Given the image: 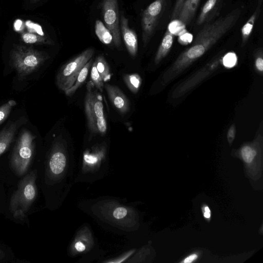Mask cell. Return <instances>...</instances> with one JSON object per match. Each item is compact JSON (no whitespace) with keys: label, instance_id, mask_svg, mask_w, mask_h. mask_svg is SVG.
I'll list each match as a JSON object with an SVG mask.
<instances>
[{"label":"cell","instance_id":"9","mask_svg":"<svg viewBox=\"0 0 263 263\" xmlns=\"http://www.w3.org/2000/svg\"><path fill=\"white\" fill-rule=\"evenodd\" d=\"M68 254L72 257L81 256L82 259L91 258L92 256L99 255L97 239L88 224L81 226L76 231L68 247Z\"/></svg>","mask_w":263,"mask_h":263},{"label":"cell","instance_id":"35","mask_svg":"<svg viewBox=\"0 0 263 263\" xmlns=\"http://www.w3.org/2000/svg\"><path fill=\"white\" fill-rule=\"evenodd\" d=\"M5 256L4 252L0 249V259H2Z\"/></svg>","mask_w":263,"mask_h":263},{"label":"cell","instance_id":"7","mask_svg":"<svg viewBox=\"0 0 263 263\" xmlns=\"http://www.w3.org/2000/svg\"><path fill=\"white\" fill-rule=\"evenodd\" d=\"M36 175L34 172L28 174L20 181L17 190L11 197L10 210L16 218L24 217L25 213L37 196L35 184Z\"/></svg>","mask_w":263,"mask_h":263},{"label":"cell","instance_id":"26","mask_svg":"<svg viewBox=\"0 0 263 263\" xmlns=\"http://www.w3.org/2000/svg\"><path fill=\"white\" fill-rule=\"evenodd\" d=\"M90 78L95 87L100 92H102L104 87V81L97 69L95 61L93 62L91 67Z\"/></svg>","mask_w":263,"mask_h":263},{"label":"cell","instance_id":"27","mask_svg":"<svg viewBox=\"0 0 263 263\" xmlns=\"http://www.w3.org/2000/svg\"><path fill=\"white\" fill-rule=\"evenodd\" d=\"M16 102L10 100L0 106V125L7 118Z\"/></svg>","mask_w":263,"mask_h":263},{"label":"cell","instance_id":"30","mask_svg":"<svg viewBox=\"0 0 263 263\" xmlns=\"http://www.w3.org/2000/svg\"><path fill=\"white\" fill-rule=\"evenodd\" d=\"M222 64L226 68H232L237 63V57L235 53L230 52L222 57Z\"/></svg>","mask_w":263,"mask_h":263},{"label":"cell","instance_id":"28","mask_svg":"<svg viewBox=\"0 0 263 263\" xmlns=\"http://www.w3.org/2000/svg\"><path fill=\"white\" fill-rule=\"evenodd\" d=\"M136 252V249H133L124 252L121 255L118 257L107 259L106 260H104L102 262L106 263H120L122 262H126L127 260Z\"/></svg>","mask_w":263,"mask_h":263},{"label":"cell","instance_id":"23","mask_svg":"<svg viewBox=\"0 0 263 263\" xmlns=\"http://www.w3.org/2000/svg\"><path fill=\"white\" fill-rule=\"evenodd\" d=\"M123 80L130 91L136 94L141 86L142 80L137 73L125 74L123 76Z\"/></svg>","mask_w":263,"mask_h":263},{"label":"cell","instance_id":"32","mask_svg":"<svg viewBox=\"0 0 263 263\" xmlns=\"http://www.w3.org/2000/svg\"><path fill=\"white\" fill-rule=\"evenodd\" d=\"M236 135V126L235 124H233L229 128L227 137L228 143L230 145L233 143Z\"/></svg>","mask_w":263,"mask_h":263},{"label":"cell","instance_id":"5","mask_svg":"<svg viewBox=\"0 0 263 263\" xmlns=\"http://www.w3.org/2000/svg\"><path fill=\"white\" fill-rule=\"evenodd\" d=\"M84 110L90 132L101 136L105 135L107 125L101 96L90 80L86 84Z\"/></svg>","mask_w":263,"mask_h":263},{"label":"cell","instance_id":"2","mask_svg":"<svg viewBox=\"0 0 263 263\" xmlns=\"http://www.w3.org/2000/svg\"><path fill=\"white\" fill-rule=\"evenodd\" d=\"M241 12V10L237 8L213 23L205 24L196 36L193 44L180 53L165 71L166 77L174 80L205 54L236 24Z\"/></svg>","mask_w":263,"mask_h":263},{"label":"cell","instance_id":"13","mask_svg":"<svg viewBox=\"0 0 263 263\" xmlns=\"http://www.w3.org/2000/svg\"><path fill=\"white\" fill-rule=\"evenodd\" d=\"M102 9L105 25L112 35L114 45L118 47L121 40L118 0H103Z\"/></svg>","mask_w":263,"mask_h":263},{"label":"cell","instance_id":"24","mask_svg":"<svg viewBox=\"0 0 263 263\" xmlns=\"http://www.w3.org/2000/svg\"><path fill=\"white\" fill-rule=\"evenodd\" d=\"M95 62L103 81H108L110 78L109 67L103 55H98L95 60Z\"/></svg>","mask_w":263,"mask_h":263},{"label":"cell","instance_id":"4","mask_svg":"<svg viewBox=\"0 0 263 263\" xmlns=\"http://www.w3.org/2000/svg\"><path fill=\"white\" fill-rule=\"evenodd\" d=\"M108 170L106 143L93 144L83 152L74 183H93L103 178Z\"/></svg>","mask_w":263,"mask_h":263},{"label":"cell","instance_id":"6","mask_svg":"<svg viewBox=\"0 0 263 263\" xmlns=\"http://www.w3.org/2000/svg\"><path fill=\"white\" fill-rule=\"evenodd\" d=\"M10 57L13 67L22 79L34 72L49 58L46 52L24 45L15 47Z\"/></svg>","mask_w":263,"mask_h":263},{"label":"cell","instance_id":"34","mask_svg":"<svg viewBox=\"0 0 263 263\" xmlns=\"http://www.w3.org/2000/svg\"><path fill=\"white\" fill-rule=\"evenodd\" d=\"M203 215L206 218H210L211 216V211L208 206H206L203 209Z\"/></svg>","mask_w":263,"mask_h":263},{"label":"cell","instance_id":"17","mask_svg":"<svg viewBox=\"0 0 263 263\" xmlns=\"http://www.w3.org/2000/svg\"><path fill=\"white\" fill-rule=\"evenodd\" d=\"M222 1L223 0H208L201 10L197 24L200 25L210 21L219 12Z\"/></svg>","mask_w":263,"mask_h":263},{"label":"cell","instance_id":"11","mask_svg":"<svg viewBox=\"0 0 263 263\" xmlns=\"http://www.w3.org/2000/svg\"><path fill=\"white\" fill-rule=\"evenodd\" d=\"M222 57L217 56L179 84L173 91L172 97L178 99L191 91L214 72L222 64Z\"/></svg>","mask_w":263,"mask_h":263},{"label":"cell","instance_id":"33","mask_svg":"<svg viewBox=\"0 0 263 263\" xmlns=\"http://www.w3.org/2000/svg\"><path fill=\"white\" fill-rule=\"evenodd\" d=\"M197 255L195 254H192L186 258H185L183 261L182 262L184 263H190L194 261L197 258Z\"/></svg>","mask_w":263,"mask_h":263},{"label":"cell","instance_id":"15","mask_svg":"<svg viewBox=\"0 0 263 263\" xmlns=\"http://www.w3.org/2000/svg\"><path fill=\"white\" fill-rule=\"evenodd\" d=\"M120 29L126 48L129 54L135 57L138 49V40L136 33L128 26V20L122 15L120 18Z\"/></svg>","mask_w":263,"mask_h":263},{"label":"cell","instance_id":"21","mask_svg":"<svg viewBox=\"0 0 263 263\" xmlns=\"http://www.w3.org/2000/svg\"><path fill=\"white\" fill-rule=\"evenodd\" d=\"M260 12V6H257L255 11L251 16L241 30V46H244L248 41L252 33L254 24Z\"/></svg>","mask_w":263,"mask_h":263},{"label":"cell","instance_id":"14","mask_svg":"<svg viewBox=\"0 0 263 263\" xmlns=\"http://www.w3.org/2000/svg\"><path fill=\"white\" fill-rule=\"evenodd\" d=\"M104 87L115 108L121 114L127 112L130 109V102L122 91L118 87L110 84H106Z\"/></svg>","mask_w":263,"mask_h":263},{"label":"cell","instance_id":"1","mask_svg":"<svg viewBox=\"0 0 263 263\" xmlns=\"http://www.w3.org/2000/svg\"><path fill=\"white\" fill-rule=\"evenodd\" d=\"M78 206L103 228L136 241L140 221L134 203L105 196L80 201Z\"/></svg>","mask_w":263,"mask_h":263},{"label":"cell","instance_id":"19","mask_svg":"<svg viewBox=\"0 0 263 263\" xmlns=\"http://www.w3.org/2000/svg\"><path fill=\"white\" fill-rule=\"evenodd\" d=\"M200 0H185L179 17L178 22L185 27L192 20Z\"/></svg>","mask_w":263,"mask_h":263},{"label":"cell","instance_id":"37","mask_svg":"<svg viewBox=\"0 0 263 263\" xmlns=\"http://www.w3.org/2000/svg\"><path fill=\"white\" fill-rule=\"evenodd\" d=\"M39 0H31V1L32 2V3H35V2H36L37 1H39Z\"/></svg>","mask_w":263,"mask_h":263},{"label":"cell","instance_id":"31","mask_svg":"<svg viewBox=\"0 0 263 263\" xmlns=\"http://www.w3.org/2000/svg\"><path fill=\"white\" fill-rule=\"evenodd\" d=\"M185 0H176V4L172 13V19L173 21L178 20L182 5Z\"/></svg>","mask_w":263,"mask_h":263},{"label":"cell","instance_id":"3","mask_svg":"<svg viewBox=\"0 0 263 263\" xmlns=\"http://www.w3.org/2000/svg\"><path fill=\"white\" fill-rule=\"evenodd\" d=\"M75 170V163L66 142L63 140L57 141L48 157L45 178L47 184L56 186L60 205L67 198L74 183Z\"/></svg>","mask_w":263,"mask_h":263},{"label":"cell","instance_id":"12","mask_svg":"<svg viewBox=\"0 0 263 263\" xmlns=\"http://www.w3.org/2000/svg\"><path fill=\"white\" fill-rule=\"evenodd\" d=\"M166 0H155L143 11L141 16L142 40L144 46L152 37Z\"/></svg>","mask_w":263,"mask_h":263},{"label":"cell","instance_id":"16","mask_svg":"<svg viewBox=\"0 0 263 263\" xmlns=\"http://www.w3.org/2000/svg\"><path fill=\"white\" fill-rule=\"evenodd\" d=\"M23 122L24 120L22 118L15 122H11L0 132V156L8 148Z\"/></svg>","mask_w":263,"mask_h":263},{"label":"cell","instance_id":"25","mask_svg":"<svg viewBox=\"0 0 263 263\" xmlns=\"http://www.w3.org/2000/svg\"><path fill=\"white\" fill-rule=\"evenodd\" d=\"M23 41L27 44H52V42L43 35L26 32L22 35Z\"/></svg>","mask_w":263,"mask_h":263},{"label":"cell","instance_id":"29","mask_svg":"<svg viewBox=\"0 0 263 263\" xmlns=\"http://www.w3.org/2000/svg\"><path fill=\"white\" fill-rule=\"evenodd\" d=\"M254 67L256 71L262 76L263 73V52L261 48H259L255 51Z\"/></svg>","mask_w":263,"mask_h":263},{"label":"cell","instance_id":"20","mask_svg":"<svg viewBox=\"0 0 263 263\" xmlns=\"http://www.w3.org/2000/svg\"><path fill=\"white\" fill-rule=\"evenodd\" d=\"M92 63V60L91 59L82 69L73 85L64 91L67 96L70 97L73 95L78 89L84 83L89 73V70L91 69Z\"/></svg>","mask_w":263,"mask_h":263},{"label":"cell","instance_id":"10","mask_svg":"<svg viewBox=\"0 0 263 263\" xmlns=\"http://www.w3.org/2000/svg\"><path fill=\"white\" fill-rule=\"evenodd\" d=\"M93 54V49L88 48L62 66L56 77V84L60 90L65 91L73 85L79 73Z\"/></svg>","mask_w":263,"mask_h":263},{"label":"cell","instance_id":"22","mask_svg":"<svg viewBox=\"0 0 263 263\" xmlns=\"http://www.w3.org/2000/svg\"><path fill=\"white\" fill-rule=\"evenodd\" d=\"M95 28L96 34L101 42L104 44L109 45L112 42L111 32L102 21L96 20Z\"/></svg>","mask_w":263,"mask_h":263},{"label":"cell","instance_id":"8","mask_svg":"<svg viewBox=\"0 0 263 263\" xmlns=\"http://www.w3.org/2000/svg\"><path fill=\"white\" fill-rule=\"evenodd\" d=\"M35 136L27 129L20 133L11 158V165L18 176L27 171L32 159Z\"/></svg>","mask_w":263,"mask_h":263},{"label":"cell","instance_id":"18","mask_svg":"<svg viewBox=\"0 0 263 263\" xmlns=\"http://www.w3.org/2000/svg\"><path fill=\"white\" fill-rule=\"evenodd\" d=\"M174 39V32L168 27L156 52L154 61L158 65L170 51Z\"/></svg>","mask_w":263,"mask_h":263},{"label":"cell","instance_id":"36","mask_svg":"<svg viewBox=\"0 0 263 263\" xmlns=\"http://www.w3.org/2000/svg\"><path fill=\"white\" fill-rule=\"evenodd\" d=\"M262 0H258V6H260L262 4Z\"/></svg>","mask_w":263,"mask_h":263}]
</instances>
